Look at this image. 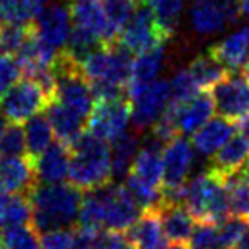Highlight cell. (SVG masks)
<instances>
[{
	"label": "cell",
	"instance_id": "1",
	"mask_svg": "<svg viewBox=\"0 0 249 249\" xmlns=\"http://www.w3.org/2000/svg\"><path fill=\"white\" fill-rule=\"evenodd\" d=\"M133 65V53L120 41L101 45L80 62L97 99L124 97Z\"/></svg>",
	"mask_w": 249,
	"mask_h": 249
},
{
	"label": "cell",
	"instance_id": "2",
	"mask_svg": "<svg viewBox=\"0 0 249 249\" xmlns=\"http://www.w3.org/2000/svg\"><path fill=\"white\" fill-rule=\"evenodd\" d=\"M82 196L84 191L72 183H38L28 195L31 225L39 234L75 227Z\"/></svg>",
	"mask_w": 249,
	"mask_h": 249
},
{
	"label": "cell",
	"instance_id": "3",
	"mask_svg": "<svg viewBox=\"0 0 249 249\" xmlns=\"http://www.w3.org/2000/svg\"><path fill=\"white\" fill-rule=\"evenodd\" d=\"M69 178L79 190L89 191L111 183V147L90 132H82L70 145Z\"/></svg>",
	"mask_w": 249,
	"mask_h": 249
},
{
	"label": "cell",
	"instance_id": "4",
	"mask_svg": "<svg viewBox=\"0 0 249 249\" xmlns=\"http://www.w3.org/2000/svg\"><path fill=\"white\" fill-rule=\"evenodd\" d=\"M222 174L210 169L200 173L186 183V195L183 205L188 208L195 220L220 224L229 217V203Z\"/></svg>",
	"mask_w": 249,
	"mask_h": 249
},
{
	"label": "cell",
	"instance_id": "5",
	"mask_svg": "<svg viewBox=\"0 0 249 249\" xmlns=\"http://www.w3.org/2000/svg\"><path fill=\"white\" fill-rule=\"evenodd\" d=\"M52 69L55 77L53 99L75 111L87 121V116L96 104V96L80 69V63L67 55L63 50H60Z\"/></svg>",
	"mask_w": 249,
	"mask_h": 249
},
{
	"label": "cell",
	"instance_id": "6",
	"mask_svg": "<svg viewBox=\"0 0 249 249\" xmlns=\"http://www.w3.org/2000/svg\"><path fill=\"white\" fill-rule=\"evenodd\" d=\"M89 191H92L99 207L103 231H128L130 225L142 213V207L121 184L107 183Z\"/></svg>",
	"mask_w": 249,
	"mask_h": 249
},
{
	"label": "cell",
	"instance_id": "7",
	"mask_svg": "<svg viewBox=\"0 0 249 249\" xmlns=\"http://www.w3.org/2000/svg\"><path fill=\"white\" fill-rule=\"evenodd\" d=\"M171 36L173 35H169L159 24V21L149 9V5L142 2V4L135 5V11L130 16L126 24L121 28L116 41H120L132 53L140 55V53L164 45Z\"/></svg>",
	"mask_w": 249,
	"mask_h": 249
},
{
	"label": "cell",
	"instance_id": "8",
	"mask_svg": "<svg viewBox=\"0 0 249 249\" xmlns=\"http://www.w3.org/2000/svg\"><path fill=\"white\" fill-rule=\"evenodd\" d=\"M50 96L31 77L18 80L0 99V113L11 123H24L31 116L45 111Z\"/></svg>",
	"mask_w": 249,
	"mask_h": 249
},
{
	"label": "cell",
	"instance_id": "9",
	"mask_svg": "<svg viewBox=\"0 0 249 249\" xmlns=\"http://www.w3.org/2000/svg\"><path fill=\"white\" fill-rule=\"evenodd\" d=\"M162 149L164 143L150 135L137 152V157L126 174L124 186L133 191L162 190Z\"/></svg>",
	"mask_w": 249,
	"mask_h": 249
},
{
	"label": "cell",
	"instance_id": "10",
	"mask_svg": "<svg viewBox=\"0 0 249 249\" xmlns=\"http://www.w3.org/2000/svg\"><path fill=\"white\" fill-rule=\"evenodd\" d=\"M130 101L126 97L97 99L87 116V132L104 142H114L128 128Z\"/></svg>",
	"mask_w": 249,
	"mask_h": 249
},
{
	"label": "cell",
	"instance_id": "11",
	"mask_svg": "<svg viewBox=\"0 0 249 249\" xmlns=\"http://www.w3.org/2000/svg\"><path fill=\"white\" fill-rule=\"evenodd\" d=\"M212 99L218 116L237 123L249 113V82L242 70L231 72L212 87Z\"/></svg>",
	"mask_w": 249,
	"mask_h": 249
},
{
	"label": "cell",
	"instance_id": "12",
	"mask_svg": "<svg viewBox=\"0 0 249 249\" xmlns=\"http://www.w3.org/2000/svg\"><path fill=\"white\" fill-rule=\"evenodd\" d=\"M169 82L166 80H154L130 96V118H132L133 128L137 132L152 128V124L162 116L169 104Z\"/></svg>",
	"mask_w": 249,
	"mask_h": 249
},
{
	"label": "cell",
	"instance_id": "13",
	"mask_svg": "<svg viewBox=\"0 0 249 249\" xmlns=\"http://www.w3.org/2000/svg\"><path fill=\"white\" fill-rule=\"evenodd\" d=\"M239 16V0H193L191 5V26L203 36L224 31Z\"/></svg>",
	"mask_w": 249,
	"mask_h": 249
},
{
	"label": "cell",
	"instance_id": "14",
	"mask_svg": "<svg viewBox=\"0 0 249 249\" xmlns=\"http://www.w3.org/2000/svg\"><path fill=\"white\" fill-rule=\"evenodd\" d=\"M195 149L184 137L176 135L162 149V190H178L188 183Z\"/></svg>",
	"mask_w": 249,
	"mask_h": 249
},
{
	"label": "cell",
	"instance_id": "15",
	"mask_svg": "<svg viewBox=\"0 0 249 249\" xmlns=\"http://www.w3.org/2000/svg\"><path fill=\"white\" fill-rule=\"evenodd\" d=\"M70 29H72V21H70L69 9L63 5L43 7L33 21L35 35L56 52L63 50L69 39Z\"/></svg>",
	"mask_w": 249,
	"mask_h": 249
},
{
	"label": "cell",
	"instance_id": "16",
	"mask_svg": "<svg viewBox=\"0 0 249 249\" xmlns=\"http://www.w3.org/2000/svg\"><path fill=\"white\" fill-rule=\"evenodd\" d=\"M69 14L73 28L92 35L103 45L116 41L107 26L103 0H70Z\"/></svg>",
	"mask_w": 249,
	"mask_h": 249
},
{
	"label": "cell",
	"instance_id": "17",
	"mask_svg": "<svg viewBox=\"0 0 249 249\" xmlns=\"http://www.w3.org/2000/svg\"><path fill=\"white\" fill-rule=\"evenodd\" d=\"M38 184L33 160L28 156H0V190L28 196Z\"/></svg>",
	"mask_w": 249,
	"mask_h": 249
},
{
	"label": "cell",
	"instance_id": "18",
	"mask_svg": "<svg viewBox=\"0 0 249 249\" xmlns=\"http://www.w3.org/2000/svg\"><path fill=\"white\" fill-rule=\"evenodd\" d=\"M167 109H171L174 114L178 135H193L201 124H205L210 120L215 111V106L212 94L203 90V92H196L191 99H188L181 106H167Z\"/></svg>",
	"mask_w": 249,
	"mask_h": 249
},
{
	"label": "cell",
	"instance_id": "19",
	"mask_svg": "<svg viewBox=\"0 0 249 249\" xmlns=\"http://www.w3.org/2000/svg\"><path fill=\"white\" fill-rule=\"evenodd\" d=\"M124 232L135 249H166L169 244L160 225L157 208H143L139 218Z\"/></svg>",
	"mask_w": 249,
	"mask_h": 249
},
{
	"label": "cell",
	"instance_id": "20",
	"mask_svg": "<svg viewBox=\"0 0 249 249\" xmlns=\"http://www.w3.org/2000/svg\"><path fill=\"white\" fill-rule=\"evenodd\" d=\"M70 164V147L63 145L62 142H52V145L39 157L33 160L36 179L41 184L63 183L69 178Z\"/></svg>",
	"mask_w": 249,
	"mask_h": 249
},
{
	"label": "cell",
	"instance_id": "21",
	"mask_svg": "<svg viewBox=\"0 0 249 249\" xmlns=\"http://www.w3.org/2000/svg\"><path fill=\"white\" fill-rule=\"evenodd\" d=\"M157 213L160 218V225L171 244L188 246L191 232L195 227L193 215L188 212L183 203H166L160 201L157 207Z\"/></svg>",
	"mask_w": 249,
	"mask_h": 249
},
{
	"label": "cell",
	"instance_id": "22",
	"mask_svg": "<svg viewBox=\"0 0 249 249\" xmlns=\"http://www.w3.org/2000/svg\"><path fill=\"white\" fill-rule=\"evenodd\" d=\"M46 118H48L50 124L53 128V135L56 137L58 142H62L63 145L70 147L79 135L84 132V120L80 114H77L75 111H72L70 107L63 106L62 103L52 99L45 107Z\"/></svg>",
	"mask_w": 249,
	"mask_h": 249
},
{
	"label": "cell",
	"instance_id": "23",
	"mask_svg": "<svg viewBox=\"0 0 249 249\" xmlns=\"http://www.w3.org/2000/svg\"><path fill=\"white\" fill-rule=\"evenodd\" d=\"M237 124L222 116L210 118L193 133L191 145L200 156H213L229 139L235 133Z\"/></svg>",
	"mask_w": 249,
	"mask_h": 249
},
{
	"label": "cell",
	"instance_id": "24",
	"mask_svg": "<svg viewBox=\"0 0 249 249\" xmlns=\"http://www.w3.org/2000/svg\"><path fill=\"white\" fill-rule=\"evenodd\" d=\"M210 53L229 70L239 72L249 62V28L229 35L210 48Z\"/></svg>",
	"mask_w": 249,
	"mask_h": 249
},
{
	"label": "cell",
	"instance_id": "25",
	"mask_svg": "<svg viewBox=\"0 0 249 249\" xmlns=\"http://www.w3.org/2000/svg\"><path fill=\"white\" fill-rule=\"evenodd\" d=\"M164 58H166L164 45L157 46L154 50H149V52L140 53L137 58H133L132 73H130L128 86H126V94L133 96L140 89H143L145 86L152 84L154 80H157V75L162 70Z\"/></svg>",
	"mask_w": 249,
	"mask_h": 249
},
{
	"label": "cell",
	"instance_id": "26",
	"mask_svg": "<svg viewBox=\"0 0 249 249\" xmlns=\"http://www.w3.org/2000/svg\"><path fill=\"white\" fill-rule=\"evenodd\" d=\"M249 160V142L242 135H232L212 159V169L222 176H231L244 167Z\"/></svg>",
	"mask_w": 249,
	"mask_h": 249
},
{
	"label": "cell",
	"instance_id": "27",
	"mask_svg": "<svg viewBox=\"0 0 249 249\" xmlns=\"http://www.w3.org/2000/svg\"><path fill=\"white\" fill-rule=\"evenodd\" d=\"M111 147V176L113 178H126L137 152L140 149L139 135L133 132H126L118 137Z\"/></svg>",
	"mask_w": 249,
	"mask_h": 249
},
{
	"label": "cell",
	"instance_id": "28",
	"mask_svg": "<svg viewBox=\"0 0 249 249\" xmlns=\"http://www.w3.org/2000/svg\"><path fill=\"white\" fill-rule=\"evenodd\" d=\"M53 128L45 113H38L28 120L24 126L26 156L31 160L39 157L53 142Z\"/></svg>",
	"mask_w": 249,
	"mask_h": 249
},
{
	"label": "cell",
	"instance_id": "29",
	"mask_svg": "<svg viewBox=\"0 0 249 249\" xmlns=\"http://www.w3.org/2000/svg\"><path fill=\"white\" fill-rule=\"evenodd\" d=\"M186 70L190 72L196 87L201 90L212 89L215 84H218L229 73V70L210 52L205 55H198Z\"/></svg>",
	"mask_w": 249,
	"mask_h": 249
},
{
	"label": "cell",
	"instance_id": "30",
	"mask_svg": "<svg viewBox=\"0 0 249 249\" xmlns=\"http://www.w3.org/2000/svg\"><path fill=\"white\" fill-rule=\"evenodd\" d=\"M229 215L249 218V179L242 173L224 178Z\"/></svg>",
	"mask_w": 249,
	"mask_h": 249
},
{
	"label": "cell",
	"instance_id": "31",
	"mask_svg": "<svg viewBox=\"0 0 249 249\" xmlns=\"http://www.w3.org/2000/svg\"><path fill=\"white\" fill-rule=\"evenodd\" d=\"M43 9V0H0V22L31 24Z\"/></svg>",
	"mask_w": 249,
	"mask_h": 249
},
{
	"label": "cell",
	"instance_id": "32",
	"mask_svg": "<svg viewBox=\"0 0 249 249\" xmlns=\"http://www.w3.org/2000/svg\"><path fill=\"white\" fill-rule=\"evenodd\" d=\"M39 232L31 224L7 225L0 231L2 249H39Z\"/></svg>",
	"mask_w": 249,
	"mask_h": 249
},
{
	"label": "cell",
	"instance_id": "33",
	"mask_svg": "<svg viewBox=\"0 0 249 249\" xmlns=\"http://www.w3.org/2000/svg\"><path fill=\"white\" fill-rule=\"evenodd\" d=\"M31 224V205L26 195H9L0 207V227Z\"/></svg>",
	"mask_w": 249,
	"mask_h": 249
},
{
	"label": "cell",
	"instance_id": "34",
	"mask_svg": "<svg viewBox=\"0 0 249 249\" xmlns=\"http://www.w3.org/2000/svg\"><path fill=\"white\" fill-rule=\"evenodd\" d=\"M143 4L149 5L159 24L169 35H174V29H176L181 12H183L184 0H143Z\"/></svg>",
	"mask_w": 249,
	"mask_h": 249
},
{
	"label": "cell",
	"instance_id": "35",
	"mask_svg": "<svg viewBox=\"0 0 249 249\" xmlns=\"http://www.w3.org/2000/svg\"><path fill=\"white\" fill-rule=\"evenodd\" d=\"M135 5H137L135 0H103L107 26H109V31L114 36V39H118L121 28L126 24L130 16L133 14Z\"/></svg>",
	"mask_w": 249,
	"mask_h": 249
},
{
	"label": "cell",
	"instance_id": "36",
	"mask_svg": "<svg viewBox=\"0 0 249 249\" xmlns=\"http://www.w3.org/2000/svg\"><path fill=\"white\" fill-rule=\"evenodd\" d=\"M33 35V22L31 24H11L2 22L0 24V53L16 55L22 45L28 41Z\"/></svg>",
	"mask_w": 249,
	"mask_h": 249
},
{
	"label": "cell",
	"instance_id": "37",
	"mask_svg": "<svg viewBox=\"0 0 249 249\" xmlns=\"http://www.w3.org/2000/svg\"><path fill=\"white\" fill-rule=\"evenodd\" d=\"M169 90H171V96L167 106L178 107L183 103H186L188 99H191L200 89L196 87L195 80L191 79L188 70H179L178 73H174L173 80L169 82Z\"/></svg>",
	"mask_w": 249,
	"mask_h": 249
},
{
	"label": "cell",
	"instance_id": "38",
	"mask_svg": "<svg viewBox=\"0 0 249 249\" xmlns=\"http://www.w3.org/2000/svg\"><path fill=\"white\" fill-rule=\"evenodd\" d=\"M188 246L191 249H224L220 242V235H218L217 224L198 222L193 227Z\"/></svg>",
	"mask_w": 249,
	"mask_h": 249
},
{
	"label": "cell",
	"instance_id": "39",
	"mask_svg": "<svg viewBox=\"0 0 249 249\" xmlns=\"http://www.w3.org/2000/svg\"><path fill=\"white\" fill-rule=\"evenodd\" d=\"M0 156H26L24 128L19 123L9 121L7 128L0 139Z\"/></svg>",
	"mask_w": 249,
	"mask_h": 249
},
{
	"label": "cell",
	"instance_id": "40",
	"mask_svg": "<svg viewBox=\"0 0 249 249\" xmlns=\"http://www.w3.org/2000/svg\"><path fill=\"white\" fill-rule=\"evenodd\" d=\"M248 225L249 218L234 217V215H229L220 224H217L218 235H220V242L224 246V249H234Z\"/></svg>",
	"mask_w": 249,
	"mask_h": 249
},
{
	"label": "cell",
	"instance_id": "41",
	"mask_svg": "<svg viewBox=\"0 0 249 249\" xmlns=\"http://www.w3.org/2000/svg\"><path fill=\"white\" fill-rule=\"evenodd\" d=\"M90 249H135L123 231H97Z\"/></svg>",
	"mask_w": 249,
	"mask_h": 249
},
{
	"label": "cell",
	"instance_id": "42",
	"mask_svg": "<svg viewBox=\"0 0 249 249\" xmlns=\"http://www.w3.org/2000/svg\"><path fill=\"white\" fill-rule=\"evenodd\" d=\"M21 73V67H19L16 56L9 55V53H0V99L18 82Z\"/></svg>",
	"mask_w": 249,
	"mask_h": 249
},
{
	"label": "cell",
	"instance_id": "43",
	"mask_svg": "<svg viewBox=\"0 0 249 249\" xmlns=\"http://www.w3.org/2000/svg\"><path fill=\"white\" fill-rule=\"evenodd\" d=\"M72 229H60L39 234V249H75Z\"/></svg>",
	"mask_w": 249,
	"mask_h": 249
},
{
	"label": "cell",
	"instance_id": "44",
	"mask_svg": "<svg viewBox=\"0 0 249 249\" xmlns=\"http://www.w3.org/2000/svg\"><path fill=\"white\" fill-rule=\"evenodd\" d=\"M237 123H239V130H241V135L249 142V113L244 118H241Z\"/></svg>",
	"mask_w": 249,
	"mask_h": 249
},
{
	"label": "cell",
	"instance_id": "45",
	"mask_svg": "<svg viewBox=\"0 0 249 249\" xmlns=\"http://www.w3.org/2000/svg\"><path fill=\"white\" fill-rule=\"evenodd\" d=\"M234 249H249V225L246 227V231L242 232L241 239L237 241V244H235Z\"/></svg>",
	"mask_w": 249,
	"mask_h": 249
},
{
	"label": "cell",
	"instance_id": "46",
	"mask_svg": "<svg viewBox=\"0 0 249 249\" xmlns=\"http://www.w3.org/2000/svg\"><path fill=\"white\" fill-rule=\"evenodd\" d=\"M239 11L249 19V0H239Z\"/></svg>",
	"mask_w": 249,
	"mask_h": 249
},
{
	"label": "cell",
	"instance_id": "47",
	"mask_svg": "<svg viewBox=\"0 0 249 249\" xmlns=\"http://www.w3.org/2000/svg\"><path fill=\"white\" fill-rule=\"evenodd\" d=\"M7 124H9V120L4 116V114L0 113V139H2V135H4L5 128H7Z\"/></svg>",
	"mask_w": 249,
	"mask_h": 249
},
{
	"label": "cell",
	"instance_id": "48",
	"mask_svg": "<svg viewBox=\"0 0 249 249\" xmlns=\"http://www.w3.org/2000/svg\"><path fill=\"white\" fill-rule=\"evenodd\" d=\"M239 173H242V174H244V176H246V178H248V179H249V160H248V162L244 164V167H242V169L239 171Z\"/></svg>",
	"mask_w": 249,
	"mask_h": 249
},
{
	"label": "cell",
	"instance_id": "49",
	"mask_svg": "<svg viewBox=\"0 0 249 249\" xmlns=\"http://www.w3.org/2000/svg\"><path fill=\"white\" fill-rule=\"evenodd\" d=\"M242 73L246 75V79H248V82H249V62L244 65V69H242Z\"/></svg>",
	"mask_w": 249,
	"mask_h": 249
},
{
	"label": "cell",
	"instance_id": "50",
	"mask_svg": "<svg viewBox=\"0 0 249 249\" xmlns=\"http://www.w3.org/2000/svg\"><path fill=\"white\" fill-rule=\"evenodd\" d=\"M166 249H186V246H183V244H171L169 248H166Z\"/></svg>",
	"mask_w": 249,
	"mask_h": 249
},
{
	"label": "cell",
	"instance_id": "51",
	"mask_svg": "<svg viewBox=\"0 0 249 249\" xmlns=\"http://www.w3.org/2000/svg\"><path fill=\"white\" fill-rule=\"evenodd\" d=\"M135 2H139V0H135Z\"/></svg>",
	"mask_w": 249,
	"mask_h": 249
},
{
	"label": "cell",
	"instance_id": "52",
	"mask_svg": "<svg viewBox=\"0 0 249 249\" xmlns=\"http://www.w3.org/2000/svg\"><path fill=\"white\" fill-rule=\"evenodd\" d=\"M0 249H2V248H0Z\"/></svg>",
	"mask_w": 249,
	"mask_h": 249
}]
</instances>
